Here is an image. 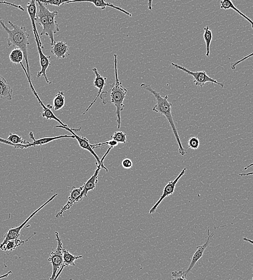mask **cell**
Wrapping results in <instances>:
<instances>
[{
    "label": "cell",
    "instance_id": "5bb4252c",
    "mask_svg": "<svg viewBox=\"0 0 253 280\" xmlns=\"http://www.w3.org/2000/svg\"><path fill=\"white\" fill-rule=\"evenodd\" d=\"M83 188L84 185L80 186L79 188H76L75 186H72L70 190V196L68 198L66 204L63 206L60 212L56 214V218L62 217L63 214L65 213L66 211L69 210L72 206L77 203V199L80 195Z\"/></svg>",
    "mask_w": 253,
    "mask_h": 280
},
{
    "label": "cell",
    "instance_id": "2e32d148",
    "mask_svg": "<svg viewBox=\"0 0 253 280\" xmlns=\"http://www.w3.org/2000/svg\"><path fill=\"white\" fill-rule=\"evenodd\" d=\"M29 136H30L31 138L33 140V141L29 145H25V147H24V148H29V147H31L41 146L50 143V142L52 141L61 139H64V138L75 139V136L73 135H64L54 137H44V138L36 140L35 139V136H34L33 132H30V133H29Z\"/></svg>",
    "mask_w": 253,
    "mask_h": 280
},
{
    "label": "cell",
    "instance_id": "f1b7e54d",
    "mask_svg": "<svg viewBox=\"0 0 253 280\" xmlns=\"http://www.w3.org/2000/svg\"><path fill=\"white\" fill-rule=\"evenodd\" d=\"M118 142L113 140H111L108 141H106L105 142H102V143H99L97 144L92 145V149H94L96 148H98V147H104L105 146H108L109 148H111V149L114 148V147L118 146Z\"/></svg>",
    "mask_w": 253,
    "mask_h": 280
},
{
    "label": "cell",
    "instance_id": "e575fe53",
    "mask_svg": "<svg viewBox=\"0 0 253 280\" xmlns=\"http://www.w3.org/2000/svg\"><path fill=\"white\" fill-rule=\"evenodd\" d=\"M122 166L123 168L126 169H129L132 168L133 164L132 161L129 159H125L122 161Z\"/></svg>",
    "mask_w": 253,
    "mask_h": 280
},
{
    "label": "cell",
    "instance_id": "ee69618b",
    "mask_svg": "<svg viewBox=\"0 0 253 280\" xmlns=\"http://www.w3.org/2000/svg\"><path fill=\"white\" fill-rule=\"evenodd\" d=\"M137 280V279H135V280Z\"/></svg>",
    "mask_w": 253,
    "mask_h": 280
},
{
    "label": "cell",
    "instance_id": "9a60e30c",
    "mask_svg": "<svg viewBox=\"0 0 253 280\" xmlns=\"http://www.w3.org/2000/svg\"><path fill=\"white\" fill-rule=\"evenodd\" d=\"M92 71H94L95 75V80L94 82V86L95 88H98L99 91L98 95L96 96L94 101L91 103V105L86 110L85 112L83 114L84 115L90 110L92 106L95 104V103L96 102L97 99H98L99 97H101V99L102 96H103V93H104V92L103 91L104 88L106 85L107 78L102 76L99 73L98 70H97L96 68H94L93 69H92Z\"/></svg>",
    "mask_w": 253,
    "mask_h": 280
},
{
    "label": "cell",
    "instance_id": "d4e9b609",
    "mask_svg": "<svg viewBox=\"0 0 253 280\" xmlns=\"http://www.w3.org/2000/svg\"><path fill=\"white\" fill-rule=\"evenodd\" d=\"M23 58V52L19 48H14L9 55L10 60L15 65L22 63Z\"/></svg>",
    "mask_w": 253,
    "mask_h": 280
},
{
    "label": "cell",
    "instance_id": "ba28073f",
    "mask_svg": "<svg viewBox=\"0 0 253 280\" xmlns=\"http://www.w3.org/2000/svg\"><path fill=\"white\" fill-rule=\"evenodd\" d=\"M20 65H21V66L22 67L23 70L24 71V72H25L26 75L27 77V79L29 83V85H30V87L34 95H35V97H36L37 99L39 102V104H40L43 108V112L42 114V116L43 117H45V118H46L47 120H55L58 122H59L61 126L64 127H68L67 125L64 124V123H63L60 119H58V117L54 115V114H53V113L51 111V109H52L53 107L51 105L48 104L47 105V106H46L45 104H43V102L40 99V97L38 96L37 93L35 90V88H34L32 85V80L30 79V78H29L28 75L26 68L24 67L22 62L20 63Z\"/></svg>",
    "mask_w": 253,
    "mask_h": 280
},
{
    "label": "cell",
    "instance_id": "4316f807",
    "mask_svg": "<svg viewBox=\"0 0 253 280\" xmlns=\"http://www.w3.org/2000/svg\"><path fill=\"white\" fill-rule=\"evenodd\" d=\"M7 140L13 144L16 145H27L31 143V142L29 141L23 140L22 137L15 133H11V132L9 134Z\"/></svg>",
    "mask_w": 253,
    "mask_h": 280
},
{
    "label": "cell",
    "instance_id": "603a6c76",
    "mask_svg": "<svg viewBox=\"0 0 253 280\" xmlns=\"http://www.w3.org/2000/svg\"><path fill=\"white\" fill-rule=\"evenodd\" d=\"M63 263L66 266H75L76 260L81 259L83 257V255H79V256H75V255L70 253L68 250L64 248L63 249Z\"/></svg>",
    "mask_w": 253,
    "mask_h": 280
},
{
    "label": "cell",
    "instance_id": "d590c367",
    "mask_svg": "<svg viewBox=\"0 0 253 280\" xmlns=\"http://www.w3.org/2000/svg\"><path fill=\"white\" fill-rule=\"evenodd\" d=\"M0 4L9 5V6H11L12 7H16V8L19 9V10H21V11H23V12L24 11H25V10H24V9L21 6H20V5H19V6H17V5L14 4L12 3H9V2H8L7 1H0Z\"/></svg>",
    "mask_w": 253,
    "mask_h": 280
},
{
    "label": "cell",
    "instance_id": "277c9868",
    "mask_svg": "<svg viewBox=\"0 0 253 280\" xmlns=\"http://www.w3.org/2000/svg\"><path fill=\"white\" fill-rule=\"evenodd\" d=\"M56 127L57 128H61V129H64L67 131H69L74 135L75 137V139L77 140L78 142H79V144L81 148L86 150L90 152V153L93 155L95 159L96 160V165H102L104 168V169L106 170L107 172H109V169L106 168V167L104 165V161L107 155L109 154L111 150V148H109L108 150H107L106 153L103 156V158L100 159L99 157L96 155L95 153V151L93 149H92V144L90 143V141L88 139L86 138V137H82L79 135H77L75 132H79L80 131L81 128L79 129H70L69 127H64L61 125L56 126Z\"/></svg>",
    "mask_w": 253,
    "mask_h": 280
},
{
    "label": "cell",
    "instance_id": "d6986e66",
    "mask_svg": "<svg viewBox=\"0 0 253 280\" xmlns=\"http://www.w3.org/2000/svg\"><path fill=\"white\" fill-rule=\"evenodd\" d=\"M13 90L11 85L7 82L1 75H0V98L2 99L11 100Z\"/></svg>",
    "mask_w": 253,
    "mask_h": 280
},
{
    "label": "cell",
    "instance_id": "7bdbcfd3",
    "mask_svg": "<svg viewBox=\"0 0 253 280\" xmlns=\"http://www.w3.org/2000/svg\"><path fill=\"white\" fill-rule=\"evenodd\" d=\"M251 280H253V276L252 279Z\"/></svg>",
    "mask_w": 253,
    "mask_h": 280
},
{
    "label": "cell",
    "instance_id": "4dcf8cb0",
    "mask_svg": "<svg viewBox=\"0 0 253 280\" xmlns=\"http://www.w3.org/2000/svg\"><path fill=\"white\" fill-rule=\"evenodd\" d=\"M43 3L45 4L46 6L47 4L52 5L57 7H60L61 5L65 3H67L69 0H49V1H41Z\"/></svg>",
    "mask_w": 253,
    "mask_h": 280
},
{
    "label": "cell",
    "instance_id": "83f0119b",
    "mask_svg": "<svg viewBox=\"0 0 253 280\" xmlns=\"http://www.w3.org/2000/svg\"><path fill=\"white\" fill-rule=\"evenodd\" d=\"M111 140H113L118 142V143L126 144V134L123 132H115L113 135L111 136Z\"/></svg>",
    "mask_w": 253,
    "mask_h": 280
},
{
    "label": "cell",
    "instance_id": "484cf974",
    "mask_svg": "<svg viewBox=\"0 0 253 280\" xmlns=\"http://www.w3.org/2000/svg\"><path fill=\"white\" fill-rule=\"evenodd\" d=\"M204 41H205L206 44V56L209 57L210 56V46L211 43L212 41V33L210 30V28H209L208 26H206V27L204 28Z\"/></svg>",
    "mask_w": 253,
    "mask_h": 280
},
{
    "label": "cell",
    "instance_id": "5b68a950",
    "mask_svg": "<svg viewBox=\"0 0 253 280\" xmlns=\"http://www.w3.org/2000/svg\"><path fill=\"white\" fill-rule=\"evenodd\" d=\"M55 235L58 242L57 247L54 251L51 253L50 256L48 259V262L52 264L53 268L52 276L49 280H53L56 278L58 270L61 269L64 264L63 253V249L64 248L63 247L62 239L58 232H55Z\"/></svg>",
    "mask_w": 253,
    "mask_h": 280
},
{
    "label": "cell",
    "instance_id": "7a4b0ae2",
    "mask_svg": "<svg viewBox=\"0 0 253 280\" xmlns=\"http://www.w3.org/2000/svg\"><path fill=\"white\" fill-rule=\"evenodd\" d=\"M141 87L152 93L155 97L156 100H157V103L153 108V111L158 113L160 115H163L166 117L178 145L179 154L182 156H184L187 153V152L183 147L177 128L174 124L172 115L173 104L168 101V95L164 97L162 96L159 92L154 90L150 85L144 83H141Z\"/></svg>",
    "mask_w": 253,
    "mask_h": 280
},
{
    "label": "cell",
    "instance_id": "cb8c5ba5",
    "mask_svg": "<svg viewBox=\"0 0 253 280\" xmlns=\"http://www.w3.org/2000/svg\"><path fill=\"white\" fill-rule=\"evenodd\" d=\"M65 96L64 92H58L53 100V107L55 111H58L62 109L65 105Z\"/></svg>",
    "mask_w": 253,
    "mask_h": 280
},
{
    "label": "cell",
    "instance_id": "ab89813d",
    "mask_svg": "<svg viewBox=\"0 0 253 280\" xmlns=\"http://www.w3.org/2000/svg\"><path fill=\"white\" fill-rule=\"evenodd\" d=\"M243 240L245 241V242H247L251 243V244H252L253 245V240H251L250 239H248L246 237H244V238H243Z\"/></svg>",
    "mask_w": 253,
    "mask_h": 280
},
{
    "label": "cell",
    "instance_id": "d6a6232c",
    "mask_svg": "<svg viewBox=\"0 0 253 280\" xmlns=\"http://www.w3.org/2000/svg\"><path fill=\"white\" fill-rule=\"evenodd\" d=\"M0 143H2L4 144H6L9 146H11L12 147H14V148H16V149H24V147H25V145H14L12 143H11V142H10L9 141H8L6 139H3L2 138H1V137H0Z\"/></svg>",
    "mask_w": 253,
    "mask_h": 280
},
{
    "label": "cell",
    "instance_id": "8d00e7d4",
    "mask_svg": "<svg viewBox=\"0 0 253 280\" xmlns=\"http://www.w3.org/2000/svg\"><path fill=\"white\" fill-rule=\"evenodd\" d=\"M64 267H65V266L64 264H63V266H62V267L61 268V269H60L59 272H58L57 273L56 278L53 280H57L58 278L60 276V275L62 273L63 270L64 269Z\"/></svg>",
    "mask_w": 253,
    "mask_h": 280
},
{
    "label": "cell",
    "instance_id": "30bf717a",
    "mask_svg": "<svg viewBox=\"0 0 253 280\" xmlns=\"http://www.w3.org/2000/svg\"><path fill=\"white\" fill-rule=\"evenodd\" d=\"M187 171V168H184L179 173L178 176L176 179L174 181H170L165 186L163 189V194L161 196H160V198L149 211V214H153L156 212L159 205L162 203V201L170 195H172L174 191L175 188H176V185L178 183V181L186 173Z\"/></svg>",
    "mask_w": 253,
    "mask_h": 280
},
{
    "label": "cell",
    "instance_id": "836d02e7",
    "mask_svg": "<svg viewBox=\"0 0 253 280\" xmlns=\"http://www.w3.org/2000/svg\"><path fill=\"white\" fill-rule=\"evenodd\" d=\"M252 56H253V52H252L251 53H250V55H247V56L244 57V58H243L242 59H241V60H240V61H237L235 62V63H232V64H231V68H232V70H236V69L237 66L238 65H239V64H240V63H241L242 62L246 60L247 59L249 58H250V57H252Z\"/></svg>",
    "mask_w": 253,
    "mask_h": 280
},
{
    "label": "cell",
    "instance_id": "e0dca14e",
    "mask_svg": "<svg viewBox=\"0 0 253 280\" xmlns=\"http://www.w3.org/2000/svg\"><path fill=\"white\" fill-rule=\"evenodd\" d=\"M69 47L63 41L57 42L53 44L51 47V52L58 59L64 58L66 54L70 55L69 53Z\"/></svg>",
    "mask_w": 253,
    "mask_h": 280
},
{
    "label": "cell",
    "instance_id": "7402d4cb",
    "mask_svg": "<svg viewBox=\"0 0 253 280\" xmlns=\"http://www.w3.org/2000/svg\"><path fill=\"white\" fill-rule=\"evenodd\" d=\"M221 8L225 10L230 9L233 10V11H235L237 14H239L240 16L245 18L247 21H249L251 24L252 28L253 29V21L252 19L249 17H248L244 13H242L239 9L236 7L232 1H230V0H222V1H221Z\"/></svg>",
    "mask_w": 253,
    "mask_h": 280
},
{
    "label": "cell",
    "instance_id": "6da1fadb",
    "mask_svg": "<svg viewBox=\"0 0 253 280\" xmlns=\"http://www.w3.org/2000/svg\"><path fill=\"white\" fill-rule=\"evenodd\" d=\"M10 24L13 28V30H10L5 25L3 19L0 18V24H1L4 31L6 32L8 35L7 43L8 48L13 47L15 48H19L23 51L24 58L26 62V70L28 75L32 81V75L29 66L28 61V46L30 44L29 42V38L30 35L27 33L25 27L17 26L14 24L11 21H9Z\"/></svg>",
    "mask_w": 253,
    "mask_h": 280
},
{
    "label": "cell",
    "instance_id": "ac0fdd59",
    "mask_svg": "<svg viewBox=\"0 0 253 280\" xmlns=\"http://www.w3.org/2000/svg\"><path fill=\"white\" fill-rule=\"evenodd\" d=\"M58 13L57 11H53L51 12L50 11H48V22H49V38L51 40L50 45L52 46L53 44L56 42L54 38V35L55 33L60 32L59 25L58 23L55 21V17L57 16Z\"/></svg>",
    "mask_w": 253,
    "mask_h": 280
},
{
    "label": "cell",
    "instance_id": "60d3db41",
    "mask_svg": "<svg viewBox=\"0 0 253 280\" xmlns=\"http://www.w3.org/2000/svg\"><path fill=\"white\" fill-rule=\"evenodd\" d=\"M152 1H149L148 2V9L150 11H152Z\"/></svg>",
    "mask_w": 253,
    "mask_h": 280
},
{
    "label": "cell",
    "instance_id": "8992f818",
    "mask_svg": "<svg viewBox=\"0 0 253 280\" xmlns=\"http://www.w3.org/2000/svg\"><path fill=\"white\" fill-rule=\"evenodd\" d=\"M172 65L176 68L177 69L182 70L187 73L188 75L192 76L194 79L193 82L195 83L196 86L203 87L206 82H210L212 83H216V84L220 85L222 88L224 87V83L218 82L217 80L209 77L206 71L193 72L174 63H172Z\"/></svg>",
    "mask_w": 253,
    "mask_h": 280
},
{
    "label": "cell",
    "instance_id": "f6af8a7d",
    "mask_svg": "<svg viewBox=\"0 0 253 280\" xmlns=\"http://www.w3.org/2000/svg\"><path fill=\"white\" fill-rule=\"evenodd\" d=\"M71 280H73V279H71Z\"/></svg>",
    "mask_w": 253,
    "mask_h": 280
},
{
    "label": "cell",
    "instance_id": "ffe728a7",
    "mask_svg": "<svg viewBox=\"0 0 253 280\" xmlns=\"http://www.w3.org/2000/svg\"><path fill=\"white\" fill-rule=\"evenodd\" d=\"M76 2H89L93 3L95 6L96 8H99L102 10H104L106 7H111L117 10L120 12H123V13L126 15L130 17L132 16V14L126 12L125 10L121 8L118 6H116L112 3L106 2L104 0H95V1H72V3Z\"/></svg>",
    "mask_w": 253,
    "mask_h": 280
},
{
    "label": "cell",
    "instance_id": "7c38bea8",
    "mask_svg": "<svg viewBox=\"0 0 253 280\" xmlns=\"http://www.w3.org/2000/svg\"><path fill=\"white\" fill-rule=\"evenodd\" d=\"M215 231H214L212 234L210 235V229H209V228L208 229L207 238L206 242L203 245L199 246V247H196V251L194 253L193 255L191 263L190 264L188 269L186 271L184 272L185 276L186 277H187L189 273L191 272L192 269L194 266V265H195L198 262V260L201 259V258L203 257L204 251H205L209 244L212 242V240H213L212 237L213 235L215 234Z\"/></svg>",
    "mask_w": 253,
    "mask_h": 280
},
{
    "label": "cell",
    "instance_id": "1f68e13d",
    "mask_svg": "<svg viewBox=\"0 0 253 280\" xmlns=\"http://www.w3.org/2000/svg\"><path fill=\"white\" fill-rule=\"evenodd\" d=\"M173 280H188L187 277L185 276L184 272L174 271L172 272Z\"/></svg>",
    "mask_w": 253,
    "mask_h": 280
},
{
    "label": "cell",
    "instance_id": "8fae6325",
    "mask_svg": "<svg viewBox=\"0 0 253 280\" xmlns=\"http://www.w3.org/2000/svg\"><path fill=\"white\" fill-rule=\"evenodd\" d=\"M34 36L35 38V41L36 42V45L37 47V50L39 54V56L40 58V65L41 67V70L38 71L37 75V77L38 79H40L41 77L43 76L44 78H45L46 82L48 83H51V82L48 81V78L47 76V70L48 66L51 65L50 62V56H47L42 52V49L40 47V43L39 42L38 38L37 36V34L38 33V32L35 31H33Z\"/></svg>",
    "mask_w": 253,
    "mask_h": 280
},
{
    "label": "cell",
    "instance_id": "f546056e",
    "mask_svg": "<svg viewBox=\"0 0 253 280\" xmlns=\"http://www.w3.org/2000/svg\"><path fill=\"white\" fill-rule=\"evenodd\" d=\"M188 147L192 150H197L200 146V141L197 137H191L188 142Z\"/></svg>",
    "mask_w": 253,
    "mask_h": 280
},
{
    "label": "cell",
    "instance_id": "52a82bcc",
    "mask_svg": "<svg viewBox=\"0 0 253 280\" xmlns=\"http://www.w3.org/2000/svg\"><path fill=\"white\" fill-rule=\"evenodd\" d=\"M57 196L58 194L53 195L52 197L49 199L47 200L45 204H43L42 206H40V208L34 211V212L30 216H29V217L25 221H24V222L22 224L19 225V227L10 229L8 232L5 234L4 239L3 242L1 243H0V249H1V248L3 247V245L7 242L8 241L18 239V237L20 236L21 231L23 228L24 226L27 224L29 221L30 220L34 215L38 213L39 211L42 210L43 208H45L47 205L50 203L52 200L54 199Z\"/></svg>",
    "mask_w": 253,
    "mask_h": 280
},
{
    "label": "cell",
    "instance_id": "9c48e42d",
    "mask_svg": "<svg viewBox=\"0 0 253 280\" xmlns=\"http://www.w3.org/2000/svg\"><path fill=\"white\" fill-rule=\"evenodd\" d=\"M36 1L38 3L39 12L38 14L36 15L35 22L40 24L43 28L41 33V36L47 35L49 37V22H48L47 15L48 11L49 10L41 1H37V0Z\"/></svg>",
    "mask_w": 253,
    "mask_h": 280
},
{
    "label": "cell",
    "instance_id": "44dd1931",
    "mask_svg": "<svg viewBox=\"0 0 253 280\" xmlns=\"http://www.w3.org/2000/svg\"><path fill=\"white\" fill-rule=\"evenodd\" d=\"M35 234L36 232H35V233L32 234L31 237H29L26 240H21L17 239L8 241L7 242L3 245V247L0 250H3V251L6 252L8 255H9L14 250L19 247V246L27 242L29 239H31L33 236V235H35Z\"/></svg>",
    "mask_w": 253,
    "mask_h": 280
},
{
    "label": "cell",
    "instance_id": "b9f144b4",
    "mask_svg": "<svg viewBox=\"0 0 253 280\" xmlns=\"http://www.w3.org/2000/svg\"><path fill=\"white\" fill-rule=\"evenodd\" d=\"M252 166H253V162L252 164H250V165L246 166L245 168H244V170H247L248 169L251 168V167H252Z\"/></svg>",
    "mask_w": 253,
    "mask_h": 280
},
{
    "label": "cell",
    "instance_id": "3957f363",
    "mask_svg": "<svg viewBox=\"0 0 253 280\" xmlns=\"http://www.w3.org/2000/svg\"><path fill=\"white\" fill-rule=\"evenodd\" d=\"M114 67H115V82L111 85L110 90V97L111 100L110 102L114 105L116 109V115L117 116V122L118 129H120L121 124V114L124 109L125 107L124 101L128 92L127 89H126L122 85L118 77V56L114 54Z\"/></svg>",
    "mask_w": 253,
    "mask_h": 280
},
{
    "label": "cell",
    "instance_id": "74e56055",
    "mask_svg": "<svg viewBox=\"0 0 253 280\" xmlns=\"http://www.w3.org/2000/svg\"><path fill=\"white\" fill-rule=\"evenodd\" d=\"M251 175H253V171L250 172V173L239 174V176L241 177L249 176Z\"/></svg>",
    "mask_w": 253,
    "mask_h": 280
},
{
    "label": "cell",
    "instance_id": "4fadbf2b",
    "mask_svg": "<svg viewBox=\"0 0 253 280\" xmlns=\"http://www.w3.org/2000/svg\"><path fill=\"white\" fill-rule=\"evenodd\" d=\"M97 168L95 170V173L91 176V178L86 181L84 184V188L82 190L80 195L79 198L77 199L76 202H79L84 198L87 197V194L90 191L94 190L96 188V185L98 183V178L99 174V171L101 169H104L102 165H96Z\"/></svg>",
    "mask_w": 253,
    "mask_h": 280
},
{
    "label": "cell",
    "instance_id": "f35d334b",
    "mask_svg": "<svg viewBox=\"0 0 253 280\" xmlns=\"http://www.w3.org/2000/svg\"><path fill=\"white\" fill-rule=\"evenodd\" d=\"M12 273V271H9V272L7 273L6 274L3 275V276H0V279L7 278L9 276V275L11 274Z\"/></svg>",
    "mask_w": 253,
    "mask_h": 280
}]
</instances>
